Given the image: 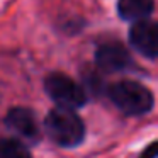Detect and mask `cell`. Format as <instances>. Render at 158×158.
Returning a JSON list of instances; mask_svg holds the SVG:
<instances>
[{"label": "cell", "instance_id": "cell-1", "mask_svg": "<svg viewBox=\"0 0 158 158\" xmlns=\"http://www.w3.org/2000/svg\"><path fill=\"white\" fill-rule=\"evenodd\" d=\"M44 127L48 136L56 144L65 148L77 146L83 141L85 136V126L82 119L75 114L73 109L68 107H56L46 116Z\"/></svg>", "mask_w": 158, "mask_h": 158}, {"label": "cell", "instance_id": "cell-8", "mask_svg": "<svg viewBox=\"0 0 158 158\" xmlns=\"http://www.w3.org/2000/svg\"><path fill=\"white\" fill-rule=\"evenodd\" d=\"M0 158H32L29 150L22 143L9 138L0 139Z\"/></svg>", "mask_w": 158, "mask_h": 158}, {"label": "cell", "instance_id": "cell-4", "mask_svg": "<svg viewBox=\"0 0 158 158\" xmlns=\"http://www.w3.org/2000/svg\"><path fill=\"white\" fill-rule=\"evenodd\" d=\"M129 43L138 53L146 56L148 60H155L158 56V43H156V24L148 19L134 21L129 29Z\"/></svg>", "mask_w": 158, "mask_h": 158}, {"label": "cell", "instance_id": "cell-2", "mask_svg": "<svg viewBox=\"0 0 158 158\" xmlns=\"http://www.w3.org/2000/svg\"><path fill=\"white\" fill-rule=\"evenodd\" d=\"M109 97L114 106L127 116H141L153 107V94L144 85L133 80H121L109 87Z\"/></svg>", "mask_w": 158, "mask_h": 158}, {"label": "cell", "instance_id": "cell-9", "mask_svg": "<svg viewBox=\"0 0 158 158\" xmlns=\"http://www.w3.org/2000/svg\"><path fill=\"white\" fill-rule=\"evenodd\" d=\"M155 156H156V148H155V144H151L146 150V155H141L139 158H155Z\"/></svg>", "mask_w": 158, "mask_h": 158}, {"label": "cell", "instance_id": "cell-5", "mask_svg": "<svg viewBox=\"0 0 158 158\" xmlns=\"http://www.w3.org/2000/svg\"><path fill=\"white\" fill-rule=\"evenodd\" d=\"M95 61L102 72L116 73V72H121V70L129 68L133 60H131L129 51L123 44H119V43H106L97 49Z\"/></svg>", "mask_w": 158, "mask_h": 158}, {"label": "cell", "instance_id": "cell-6", "mask_svg": "<svg viewBox=\"0 0 158 158\" xmlns=\"http://www.w3.org/2000/svg\"><path fill=\"white\" fill-rule=\"evenodd\" d=\"M5 123L12 131H15L17 134H21L22 138L29 141H38L39 139V127L36 116L32 114V110L26 109V107H14L7 112Z\"/></svg>", "mask_w": 158, "mask_h": 158}, {"label": "cell", "instance_id": "cell-3", "mask_svg": "<svg viewBox=\"0 0 158 158\" xmlns=\"http://www.w3.org/2000/svg\"><path fill=\"white\" fill-rule=\"evenodd\" d=\"M44 89L48 95L60 107L77 109L87 102V94L73 78L65 73H51L44 80Z\"/></svg>", "mask_w": 158, "mask_h": 158}, {"label": "cell", "instance_id": "cell-7", "mask_svg": "<svg viewBox=\"0 0 158 158\" xmlns=\"http://www.w3.org/2000/svg\"><path fill=\"white\" fill-rule=\"evenodd\" d=\"M155 9V0H117V12L124 21L146 19Z\"/></svg>", "mask_w": 158, "mask_h": 158}]
</instances>
